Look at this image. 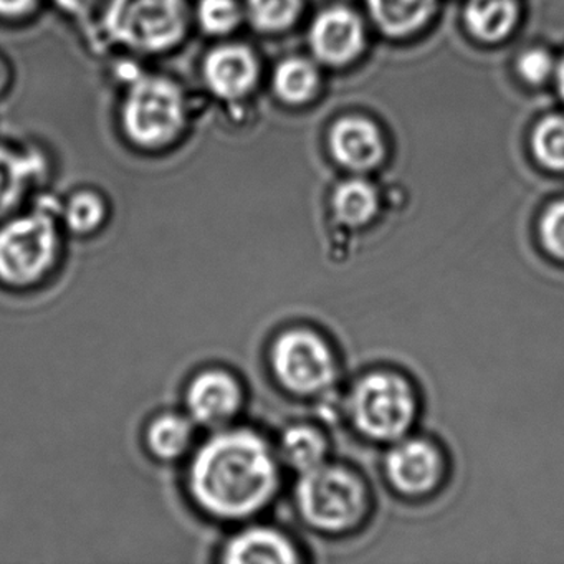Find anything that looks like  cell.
Returning a JSON list of instances; mask_svg holds the SVG:
<instances>
[{
    "label": "cell",
    "instance_id": "obj_1",
    "mask_svg": "<svg viewBox=\"0 0 564 564\" xmlns=\"http://www.w3.org/2000/svg\"><path fill=\"white\" fill-rule=\"evenodd\" d=\"M187 484L194 501L210 517L246 520L269 507L279 491V462L256 432L224 431L196 452Z\"/></svg>",
    "mask_w": 564,
    "mask_h": 564
},
{
    "label": "cell",
    "instance_id": "obj_2",
    "mask_svg": "<svg viewBox=\"0 0 564 564\" xmlns=\"http://www.w3.org/2000/svg\"><path fill=\"white\" fill-rule=\"evenodd\" d=\"M295 498L303 520L326 533L351 530L368 511V491L361 478L326 462L300 474Z\"/></svg>",
    "mask_w": 564,
    "mask_h": 564
},
{
    "label": "cell",
    "instance_id": "obj_3",
    "mask_svg": "<svg viewBox=\"0 0 564 564\" xmlns=\"http://www.w3.org/2000/svg\"><path fill=\"white\" fill-rule=\"evenodd\" d=\"M61 234L51 207L0 227V282L14 289L41 283L57 265Z\"/></svg>",
    "mask_w": 564,
    "mask_h": 564
},
{
    "label": "cell",
    "instance_id": "obj_4",
    "mask_svg": "<svg viewBox=\"0 0 564 564\" xmlns=\"http://www.w3.org/2000/svg\"><path fill=\"white\" fill-rule=\"evenodd\" d=\"M356 427L375 441H395L411 429L417 414L414 389L402 376L381 371L356 382L349 395Z\"/></svg>",
    "mask_w": 564,
    "mask_h": 564
},
{
    "label": "cell",
    "instance_id": "obj_5",
    "mask_svg": "<svg viewBox=\"0 0 564 564\" xmlns=\"http://www.w3.org/2000/svg\"><path fill=\"white\" fill-rule=\"evenodd\" d=\"M273 378L290 394H322L336 381L335 352L318 333L292 328L276 336L270 348Z\"/></svg>",
    "mask_w": 564,
    "mask_h": 564
},
{
    "label": "cell",
    "instance_id": "obj_6",
    "mask_svg": "<svg viewBox=\"0 0 564 564\" xmlns=\"http://www.w3.org/2000/svg\"><path fill=\"white\" fill-rule=\"evenodd\" d=\"M105 24L128 47L161 52L181 41L186 14L183 0H111Z\"/></svg>",
    "mask_w": 564,
    "mask_h": 564
},
{
    "label": "cell",
    "instance_id": "obj_7",
    "mask_svg": "<svg viewBox=\"0 0 564 564\" xmlns=\"http://www.w3.org/2000/svg\"><path fill=\"white\" fill-rule=\"evenodd\" d=\"M183 97L180 88L164 78H141L124 104V130L144 148L166 144L183 127Z\"/></svg>",
    "mask_w": 564,
    "mask_h": 564
},
{
    "label": "cell",
    "instance_id": "obj_8",
    "mask_svg": "<svg viewBox=\"0 0 564 564\" xmlns=\"http://www.w3.org/2000/svg\"><path fill=\"white\" fill-rule=\"evenodd\" d=\"M242 405V384L224 369L199 372L187 386V412L193 422L204 427H224L239 414Z\"/></svg>",
    "mask_w": 564,
    "mask_h": 564
},
{
    "label": "cell",
    "instance_id": "obj_9",
    "mask_svg": "<svg viewBox=\"0 0 564 564\" xmlns=\"http://www.w3.org/2000/svg\"><path fill=\"white\" fill-rule=\"evenodd\" d=\"M386 471L395 490L408 497H422L441 484L444 458L431 442L409 438L389 452Z\"/></svg>",
    "mask_w": 564,
    "mask_h": 564
},
{
    "label": "cell",
    "instance_id": "obj_10",
    "mask_svg": "<svg viewBox=\"0 0 564 564\" xmlns=\"http://www.w3.org/2000/svg\"><path fill=\"white\" fill-rule=\"evenodd\" d=\"M310 44L323 64L343 67L351 64L365 51V24L349 9H328L313 22Z\"/></svg>",
    "mask_w": 564,
    "mask_h": 564
},
{
    "label": "cell",
    "instance_id": "obj_11",
    "mask_svg": "<svg viewBox=\"0 0 564 564\" xmlns=\"http://www.w3.org/2000/svg\"><path fill=\"white\" fill-rule=\"evenodd\" d=\"M329 150L346 170H375L384 160V140L381 131L366 118H343L329 133Z\"/></svg>",
    "mask_w": 564,
    "mask_h": 564
},
{
    "label": "cell",
    "instance_id": "obj_12",
    "mask_svg": "<svg viewBox=\"0 0 564 564\" xmlns=\"http://www.w3.org/2000/svg\"><path fill=\"white\" fill-rule=\"evenodd\" d=\"M204 77L217 97L237 100L252 90L259 67L252 52L242 45H224L210 52L204 64Z\"/></svg>",
    "mask_w": 564,
    "mask_h": 564
},
{
    "label": "cell",
    "instance_id": "obj_13",
    "mask_svg": "<svg viewBox=\"0 0 564 564\" xmlns=\"http://www.w3.org/2000/svg\"><path fill=\"white\" fill-rule=\"evenodd\" d=\"M300 560L286 534L267 527H252L230 538L223 561L229 564H292Z\"/></svg>",
    "mask_w": 564,
    "mask_h": 564
},
{
    "label": "cell",
    "instance_id": "obj_14",
    "mask_svg": "<svg viewBox=\"0 0 564 564\" xmlns=\"http://www.w3.org/2000/svg\"><path fill=\"white\" fill-rule=\"evenodd\" d=\"M438 0H368L375 24L389 37H408L434 18Z\"/></svg>",
    "mask_w": 564,
    "mask_h": 564
},
{
    "label": "cell",
    "instance_id": "obj_15",
    "mask_svg": "<svg viewBox=\"0 0 564 564\" xmlns=\"http://www.w3.org/2000/svg\"><path fill=\"white\" fill-rule=\"evenodd\" d=\"M465 24L478 41L495 44L513 31L520 15L518 0H467Z\"/></svg>",
    "mask_w": 564,
    "mask_h": 564
},
{
    "label": "cell",
    "instance_id": "obj_16",
    "mask_svg": "<svg viewBox=\"0 0 564 564\" xmlns=\"http://www.w3.org/2000/svg\"><path fill=\"white\" fill-rule=\"evenodd\" d=\"M336 219L345 226L365 227L379 213V193L365 180H349L336 187L332 199Z\"/></svg>",
    "mask_w": 564,
    "mask_h": 564
},
{
    "label": "cell",
    "instance_id": "obj_17",
    "mask_svg": "<svg viewBox=\"0 0 564 564\" xmlns=\"http://www.w3.org/2000/svg\"><path fill=\"white\" fill-rule=\"evenodd\" d=\"M194 438L193 419L186 415H158L147 431V445L160 460H177L191 448Z\"/></svg>",
    "mask_w": 564,
    "mask_h": 564
},
{
    "label": "cell",
    "instance_id": "obj_18",
    "mask_svg": "<svg viewBox=\"0 0 564 564\" xmlns=\"http://www.w3.org/2000/svg\"><path fill=\"white\" fill-rule=\"evenodd\" d=\"M280 451H282L283 460L303 474V471L325 464L328 442L318 429L312 427V425L296 424L283 431L282 438H280Z\"/></svg>",
    "mask_w": 564,
    "mask_h": 564
},
{
    "label": "cell",
    "instance_id": "obj_19",
    "mask_svg": "<svg viewBox=\"0 0 564 564\" xmlns=\"http://www.w3.org/2000/svg\"><path fill=\"white\" fill-rule=\"evenodd\" d=\"M319 75L315 65L305 58H289L275 70L273 87L286 104H305L318 88Z\"/></svg>",
    "mask_w": 564,
    "mask_h": 564
},
{
    "label": "cell",
    "instance_id": "obj_20",
    "mask_svg": "<svg viewBox=\"0 0 564 564\" xmlns=\"http://www.w3.org/2000/svg\"><path fill=\"white\" fill-rule=\"evenodd\" d=\"M37 170L39 163L34 158L25 160L11 151L0 150V217L18 206Z\"/></svg>",
    "mask_w": 564,
    "mask_h": 564
},
{
    "label": "cell",
    "instance_id": "obj_21",
    "mask_svg": "<svg viewBox=\"0 0 564 564\" xmlns=\"http://www.w3.org/2000/svg\"><path fill=\"white\" fill-rule=\"evenodd\" d=\"M534 158L541 166L551 171H564V117H547L534 128Z\"/></svg>",
    "mask_w": 564,
    "mask_h": 564
},
{
    "label": "cell",
    "instance_id": "obj_22",
    "mask_svg": "<svg viewBox=\"0 0 564 564\" xmlns=\"http://www.w3.org/2000/svg\"><path fill=\"white\" fill-rule=\"evenodd\" d=\"M107 217L104 200L95 193H78L64 209V223L77 236H90L100 229Z\"/></svg>",
    "mask_w": 564,
    "mask_h": 564
},
{
    "label": "cell",
    "instance_id": "obj_23",
    "mask_svg": "<svg viewBox=\"0 0 564 564\" xmlns=\"http://www.w3.org/2000/svg\"><path fill=\"white\" fill-rule=\"evenodd\" d=\"M247 11L260 31H285L299 18L300 0H247Z\"/></svg>",
    "mask_w": 564,
    "mask_h": 564
},
{
    "label": "cell",
    "instance_id": "obj_24",
    "mask_svg": "<svg viewBox=\"0 0 564 564\" xmlns=\"http://www.w3.org/2000/svg\"><path fill=\"white\" fill-rule=\"evenodd\" d=\"M197 18L200 28L207 34H229L239 25V6L236 4V0H200Z\"/></svg>",
    "mask_w": 564,
    "mask_h": 564
},
{
    "label": "cell",
    "instance_id": "obj_25",
    "mask_svg": "<svg viewBox=\"0 0 564 564\" xmlns=\"http://www.w3.org/2000/svg\"><path fill=\"white\" fill-rule=\"evenodd\" d=\"M540 240L547 256L564 262V200L547 207L541 217Z\"/></svg>",
    "mask_w": 564,
    "mask_h": 564
},
{
    "label": "cell",
    "instance_id": "obj_26",
    "mask_svg": "<svg viewBox=\"0 0 564 564\" xmlns=\"http://www.w3.org/2000/svg\"><path fill=\"white\" fill-rule=\"evenodd\" d=\"M556 72L553 57L543 48H531L518 61V74L527 84L541 85L550 80Z\"/></svg>",
    "mask_w": 564,
    "mask_h": 564
},
{
    "label": "cell",
    "instance_id": "obj_27",
    "mask_svg": "<svg viewBox=\"0 0 564 564\" xmlns=\"http://www.w3.org/2000/svg\"><path fill=\"white\" fill-rule=\"evenodd\" d=\"M35 0H0V15L21 18L34 8Z\"/></svg>",
    "mask_w": 564,
    "mask_h": 564
},
{
    "label": "cell",
    "instance_id": "obj_28",
    "mask_svg": "<svg viewBox=\"0 0 564 564\" xmlns=\"http://www.w3.org/2000/svg\"><path fill=\"white\" fill-rule=\"evenodd\" d=\"M55 2L72 14H84L94 6L95 0H55Z\"/></svg>",
    "mask_w": 564,
    "mask_h": 564
},
{
    "label": "cell",
    "instance_id": "obj_29",
    "mask_svg": "<svg viewBox=\"0 0 564 564\" xmlns=\"http://www.w3.org/2000/svg\"><path fill=\"white\" fill-rule=\"evenodd\" d=\"M554 77H556V85L557 91H560V97L563 98L564 101V58L560 62V65H556Z\"/></svg>",
    "mask_w": 564,
    "mask_h": 564
},
{
    "label": "cell",
    "instance_id": "obj_30",
    "mask_svg": "<svg viewBox=\"0 0 564 564\" xmlns=\"http://www.w3.org/2000/svg\"><path fill=\"white\" fill-rule=\"evenodd\" d=\"M6 82H8V72H6L4 64L0 62V90L4 88Z\"/></svg>",
    "mask_w": 564,
    "mask_h": 564
}]
</instances>
